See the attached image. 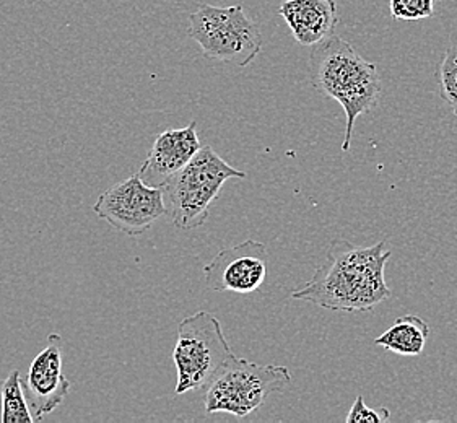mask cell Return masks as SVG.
Returning a JSON list of instances; mask_svg holds the SVG:
<instances>
[{
  "instance_id": "obj_1",
  "label": "cell",
  "mask_w": 457,
  "mask_h": 423,
  "mask_svg": "<svg viewBox=\"0 0 457 423\" xmlns=\"http://www.w3.org/2000/svg\"><path fill=\"white\" fill-rule=\"evenodd\" d=\"M389 259L391 251H386V241L357 248L336 239L328 249L326 262L318 267L306 286L292 292V298L332 311H370L391 296L385 278Z\"/></svg>"
},
{
  "instance_id": "obj_2",
  "label": "cell",
  "mask_w": 457,
  "mask_h": 423,
  "mask_svg": "<svg viewBox=\"0 0 457 423\" xmlns=\"http://www.w3.org/2000/svg\"><path fill=\"white\" fill-rule=\"evenodd\" d=\"M310 80L320 95L336 100L345 111L342 150L348 152L355 122L375 108L383 92L378 67L358 54L348 41L332 35L312 46Z\"/></svg>"
},
{
  "instance_id": "obj_3",
  "label": "cell",
  "mask_w": 457,
  "mask_h": 423,
  "mask_svg": "<svg viewBox=\"0 0 457 423\" xmlns=\"http://www.w3.org/2000/svg\"><path fill=\"white\" fill-rule=\"evenodd\" d=\"M233 178L245 179L246 173L227 163L211 145L202 147L163 187L166 213L174 227L179 230L202 227L209 219L212 203Z\"/></svg>"
},
{
  "instance_id": "obj_4",
  "label": "cell",
  "mask_w": 457,
  "mask_h": 423,
  "mask_svg": "<svg viewBox=\"0 0 457 423\" xmlns=\"http://www.w3.org/2000/svg\"><path fill=\"white\" fill-rule=\"evenodd\" d=\"M235 359L221 324L212 313L199 311L178 324L173 361L178 371L176 394L211 386Z\"/></svg>"
},
{
  "instance_id": "obj_5",
  "label": "cell",
  "mask_w": 457,
  "mask_h": 423,
  "mask_svg": "<svg viewBox=\"0 0 457 423\" xmlns=\"http://www.w3.org/2000/svg\"><path fill=\"white\" fill-rule=\"evenodd\" d=\"M189 37L209 59L247 67L262 51L256 21L241 5L215 7L202 4L189 15Z\"/></svg>"
},
{
  "instance_id": "obj_6",
  "label": "cell",
  "mask_w": 457,
  "mask_h": 423,
  "mask_svg": "<svg viewBox=\"0 0 457 423\" xmlns=\"http://www.w3.org/2000/svg\"><path fill=\"white\" fill-rule=\"evenodd\" d=\"M288 385H292L288 369L235 357L205 389V412H223L243 419L257 411L270 394Z\"/></svg>"
},
{
  "instance_id": "obj_7",
  "label": "cell",
  "mask_w": 457,
  "mask_h": 423,
  "mask_svg": "<svg viewBox=\"0 0 457 423\" xmlns=\"http://www.w3.org/2000/svg\"><path fill=\"white\" fill-rule=\"evenodd\" d=\"M93 212L120 233L140 236L165 215V191L145 185L136 173L101 193Z\"/></svg>"
},
{
  "instance_id": "obj_8",
  "label": "cell",
  "mask_w": 457,
  "mask_h": 423,
  "mask_svg": "<svg viewBox=\"0 0 457 423\" xmlns=\"http://www.w3.org/2000/svg\"><path fill=\"white\" fill-rule=\"evenodd\" d=\"M207 286L215 292L254 294L267 278V248L254 239L219 251L204 267Z\"/></svg>"
},
{
  "instance_id": "obj_9",
  "label": "cell",
  "mask_w": 457,
  "mask_h": 423,
  "mask_svg": "<svg viewBox=\"0 0 457 423\" xmlns=\"http://www.w3.org/2000/svg\"><path fill=\"white\" fill-rule=\"evenodd\" d=\"M62 350L64 339L59 334H49L46 347L35 357L23 381L25 396L37 422L53 414L69 394L71 381L62 373Z\"/></svg>"
},
{
  "instance_id": "obj_10",
  "label": "cell",
  "mask_w": 457,
  "mask_h": 423,
  "mask_svg": "<svg viewBox=\"0 0 457 423\" xmlns=\"http://www.w3.org/2000/svg\"><path fill=\"white\" fill-rule=\"evenodd\" d=\"M201 148L195 120L181 129L165 130L155 138L137 175L145 185L163 189Z\"/></svg>"
},
{
  "instance_id": "obj_11",
  "label": "cell",
  "mask_w": 457,
  "mask_h": 423,
  "mask_svg": "<svg viewBox=\"0 0 457 423\" xmlns=\"http://www.w3.org/2000/svg\"><path fill=\"white\" fill-rule=\"evenodd\" d=\"M278 15L302 46H314L336 35L340 21L336 0H285Z\"/></svg>"
},
{
  "instance_id": "obj_12",
  "label": "cell",
  "mask_w": 457,
  "mask_h": 423,
  "mask_svg": "<svg viewBox=\"0 0 457 423\" xmlns=\"http://www.w3.org/2000/svg\"><path fill=\"white\" fill-rule=\"evenodd\" d=\"M430 336V326L415 314L399 318L393 326L376 337V345L403 357H419L423 353Z\"/></svg>"
},
{
  "instance_id": "obj_13",
  "label": "cell",
  "mask_w": 457,
  "mask_h": 423,
  "mask_svg": "<svg viewBox=\"0 0 457 423\" xmlns=\"http://www.w3.org/2000/svg\"><path fill=\"white\" fill-rule=\"evenodd\" d=\"M0 411L2 423L37 422L28 404L19 369H13L5 379H0Z\"/></svg>"
},
{
  "instance_id": "obj_14",
  "label": "cell",
  "mask_w": 457,
  "mask_h": 423,
  "mask_svg": "<svg viewBox=\"0 0 457 423\" xmlns=\"http://www.w3.org/2000/svg\"><path fill=\"white\" fill-rule=\"evenodd\" d=\"M436 80L441 98L448 103L457 118V46L446 49L439 65Z\"/></svg>"
},
{
  "instance_id": "obj_15",
  "label": "cell",
  "mask_w": 457,
  "mask_h": 423,
  "mask_svg": "<svg viewBox=\"0 0 457 423\" xmlns=\"http://www.w3.org/2000/svg\"><path fill=\"white\" fill-rule=\"evenodd\" d=\"M391 17L401 21H420L433 17L435 0H391Z\"/></svg>"
},
{
  "instance_id": "obj_16",
  "label": "cell",
  "mask_w": 457,
  "mask_h": 423,
  "mask_svg": "<svg viewBox=\"0 0 457 423\" xmlns=\"http://www.w3.org/2000/svg\"><path fill=\"white\" fill-rule=\"evenodd\" d=\"M391 414L389 409L379 407V409H371L365 404L363 396H358L355 402L352 405L348 412L345 422L347 423H385L389 422Z\"/></svg>"
}]
</instances>
